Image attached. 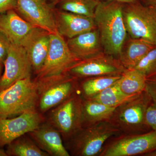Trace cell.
Returning <instances> with one entry per match:
<instances>
[{"label":"cell","instance_id":"cell-33","mask_svg":"<svg viewBox=\"0 0 156 156\" xmlns=\"http://www.w3.org/2000/svg\"><path fill=\"white\" fill-rule=\"evenodd\" d=\"M148 4H149L150 5H154L156 4V0H145Z\"/></svg>","mask_w":156,"mask_h":156},{"label":"cell","instance_id":"cell-30","mask_svg":"<svg viewBox=\"0 0 156 156\" xmlns=\"http://www.w3.org/2000/svg\"><path fill=\"white\" fill-rule=\"evenodd\" d=\"M17 5V0H0V14L14 9Z\"/></svg>","mask_w":156,"mask_h":156},{"label":"cell","instance_id":"cell-31","mask_svg":"<svg viewBox=\"0 0 156 156\" xmlns=\"http://www.w3.org/2000/svg\"><path fill=\"white\" fill-rule=\"evenodd\" d=\"M99 2L103 1H114V2H119L124 3V4H130L138 2V0H98Z\"/></svg>","mask_w":156,"mask_h":156},{"label":"cell","instance_id":"cell-3","mask_svg":"<svg viewBox=\"0 0 156 156\" xmlns=\"http://www.w3.org/2000/svg\"><path fill=\"white\" fill-rule=\"evenodd\" d=\"M36 81L31 77L20 80L0 91V119H8L37 110Z\"/></svg>","mask_w":156,"mask_h":156},{"label":"cell","instance_id":"cell-22","mask_svg":"<svg viewBox=\"0 0 156 156\" xmlns=\"http://www.w3.org/2000/svg\"><path fill=\"white\" fill-rule=\"evenodd\" d=\"M118 82L120 89L127 95H139L145 90L146 79L135 69H126Z\"/></svg>","mask_w":156,"mask_h":156},{"label":"cell","instance_id":"cell-7","mask_svg":"<svg viewBox=\"0 0 156 156\" xmlns=\"http://www.w3.org/2000/svg\"><path fill=\"white\" fill-rule=\"evenodd\" d=\"M123 13L131 38L143 39L156 47V14L152 7L143 5L139 1L126 4Z\"/></svg>","mask_w":156,"mask_h":156},{"label":"cell","instance_id":"cell-34","mask_svg":"<svg viewBox=\"0 0 156 156\" xmlns=\"http://www.w3.org/2000/svg\"><path fill=\"white\" fill-rule=\"evenodd\" d=\"M0 156H8L6 151L2 149V148H0Z\"/></svg>","mask_w":156,"mask_h":156},{"label":"cell","instance_id":"cell-29","mask_svg":"<svg viewBox=\"0 0 156 156\" xmlns=\"http://www.w3.org/2000/svg\"><path fill=\"white\" fill-rule=\"evenodd\" d=\"M152 101L156 103V77L146 80L145 90Z\"/></svg>","mask_w":156,"mask_h":156},{"label":"cell","instance_id":"cell-8","mask_svg":"<svg viewBox=\"0 0 156 156\" xmlns=\"http://www.w3.org/2000/svg\"><path fill=\"white\" fill-rule=\"evenodd\" d=\"M156 150V131L137 134H121L105 144L99 156L144 155Z\"/></svg>","mask_w":156,"mask_h":156},{"label":"cell","instance_id":"cell-24","mask_svg":"<svg viewBox=\"0 0 156 156\" xmlns=\"http://www.w3.org/2000/svg\"><path fill=\"white\" fill-rule=\"evenodd\" d=\"M118 81L104 89L99 94L89 99L98 101L107 106L117 107L139 95H126L120 89Z\"/></svg>","mask_w":156,"mask_h":156},{"label":"cell","instance_id":"cell-37","mask_svg":"<svg viewBox=\"0 0 156 156\" xmlns=\"http://www.w3.org/2000/svg\"><path fill=\"white\" fill-rule=\"evenodd\" d=\"M50 1L53 2L55 3L56 2H58L60 0H50Z\"/></svg>","mask_w":156,"mask_h":156},{"label":"cell","instance_id":"cell-16","mask_svg":"<svg viewBox=\"0 0 156 156\" xmlns=\"http://www.w3.org/2000/svg\"><path fill=\"white\" fill-rule=\"evenodd\" d=\"M55 16L57 31L68 39L96 28L93 17L62 10L55 11Z\"/></svg>","mask_w":156,"mask_h":156},{"label":"cell","instance_id":"cell-12","mask_svg":"<svg viewBox=\"0 0 156 156\" xmlns=\"http://www.w3.org/2000/svg\"><path fill=\"white\" fill-rule=\"evenodd\" d=\"M46 121L38 111L29 112L8 119H0V148L8 146L23 134L37 128Z\"/></svg>","mask_w":156,"mask_h":156},{"label":"cell","instance_id":"cell-32","mask_svg":"<svg viewBox=\"0 0 156 156\" xmlns=\"http://www.w3.org/2000/svg\"><path fill=\"white\" fill-rule=\"evenodd\" d=\"M143 156H156V150L147 153L145 154Z\"/></svg>","mask_w":156,"mask_h":156},{"label":"cell","instance_id":"cell-19","mask_svg":"<svg viewBox=\"0 0 156 156\" xmlns=\"http://www.w3.org/2000/svg\"><path fill=\"white\" fill-rule=\"evenodd\" d=\"M155 46L139 38H132L123 46L119 60L126 69H134L144 57Z\"/></svg>","mask_w":156,"mask_h":156},{"label":"cell","instance_id":"cell-1","mask_svg":"<svg viewBox=\"0 0 156 156\" xmlns=\"http://www.w3.org/2000/svg\"><path fill=\"white\" fill-rule=\"evenodd\" d=\"M125 4L114 1L99 2L94 17L103 52L117 58L127 36L123 13Z\"/></svg>","mask_w":156,"mask_h":156},{"label":"cell","instance_id":"cell-18","mask_svg":"<svg viewBox=\"0 0 156 156\" xmlns=\"http://www.w3.org/2000/svg\"><path fill=\"white\" fill-rule=\"evenodd\" d=\"M66 43L70 51L79 60L104 52L97 28L68 39Z\"/></svg>","mask_w":156,"mask_h":156},{"label":"cell","instance_id":"cell-4","mask_svg":"<svg viewBox=\"0 0 156 156\" xmlns=\"http://www.w3.org/2000/svg\"><path fill=\"white\" fill-rule=\"evenodd\" d=\"M83 98L79 90L44 115L61 134L64 143L83 128Z\"/></svg>","mask_w":156,"mask_h":156},{"label":"cell","instance_id":"cell-10","mask_svg":"<svg viewBox=\"0 0 156 156\" xmlns=\"http://www.w3.org/2000/svg\"><path fill=\"white\" fill-rule=\"evenodd\" d=\"M126 69L118 58L104 52L74 63L67 73L77 79L97 76L122 75Z\"/></svg>","mask_w":156,"mask_h":156},{"label":"cell","instance_id":"cell-9","mask_svg":"<svg viewBox=\"0 0 156 156\" xmlns=\"http://www.w3.org/2000/svg\"><path fill=\"white\" fill-rule=\"evenodd\" d=\"M79 61L72 53L63 36L57 31L50 34L49 51L44 65L35 79H39L66 73Z\"/></svg>","mask_w":156,"mask_h":156},{"label":"cell","instance_id":"cell-11","mask_svg":"<svg viewBox=\"0 0 156 156\" xmlns=\"http://www.w3.org/2000/svg\"><path fill=\"white\" fill-rule=\"evenodd\" d=\"M4 65L5 71L0 79V91L17 81L31 77V64L21 45L11 43Z\"/></svg>","mask_w":156,"mask_h":156},{"label":"cell","instance_id":"cell-15","mask_svg":"<svg viewBox=\"0 0 156 156\" xmlns=\"http://www.w3.org/2000/svg\"><path fill=\"white\" fill-rule=\"evenodd\" d=\"M27 134L38 146L49 156H70L60 132L47 121Z\"/></svg>","mask_w":156,"mask_h":156},{"label":"cell","instance_id":"cell-5","mask_svg":"<svg viewBox=\"0 0 156 156\" xmlns=\"http://www.w3.org/2000/svg\"><path fill=\"white\" fill-rule=\"evenodd\" d=\"M34 80L38 93L37 110L44 115L79 90L78 79L67 73Z\"/></svg>","mask_w":156,"mask_h":156},{"label":"cell","instance_id":"cell-17","mask_svg":"<svg viewBox=\"0 0 156 156\" xmlns=\"http://www.w3.org/2000/svg\"><path fill=\"white\" fill-rule=\"evenodd\" d=\"M34 27L14 9L0 14V33L11 44L21 45L23 39Z\"/></svg>","mask_w":156,"mask_h":156},{"label":"cell","instance_id":"cell-2","mask_svg":"<svg viewBox=\"0 0 156 156\" xmlns=\"http://www.w3.org/2000/svg\"><path fill=\"white\" fill-rule=\"evenodd\" d=\"M121 134L110 121H104L82 128L64 144L70 155L99 156L108 140Z\"/></svg>","mask_w":156,"mask_h":156},{"label":"cell","instance_id":"cell-20","mask_svg":"<svg viewBox=\"0 0 156 156\" xmlns=\"http://www.w3.org/2000/svg\"><path fill=\"white\" fill-rule=\"evenodd\" d=\"M116 108L83 98V128L99 122L110 121Z\"/></svg>","mask_w":156,"mask_h":156},{"label":"cell","instance_id":"cell-27","mask_svg":"<svg viewBox=\"0 0 156 156\" xmlns=\"http://www.w3.org/2000/svg\"><path fill=\"white\" fill-rule=\"evenodd\" d=\"M145 122L149 129L156 131V103L152 101L147 109Z\"/></svg>","mask_w":156,"mask_h":156},{"label":"cell","instance_id":"cell-26","mask_svg":"<svg viewBox=\"0 0 156 156\" xmlns=\"http://www.w3.org/2000/svg\"><path fill=\"white\" fill-rule=\"evenodd\" d=\"M134 69L140 72L146 80L156 77V47L148 53Z\"/></svg>","mask_w":156,"mask_h":156},{"label":"cell","instance_id":"cell-23","mask_svg":"<svg viewBox=\"0 0 156 156\" xmlns=\"http://www.w3.org/2000/svg\"><path fill=\"white\" fill-rule=\"evenodd\" d=\"M6 152L8 156H50L38 146L27 133L8 145Z\"/></svg>","mask_w":156,"mask_h":156},{"label":"cell","instance_id":"cell-28","mask_svg":"<svg viewBox=\"0 0 156 156\" xmlns=\"http://www.w3.org/2000/svg\"><path fill=\"white\" fill-rule=\"evenodd\" d=\"M11 43L4 35L0 33V62L4 64Z\"/></svg>","mask_w":156,"mask_h":156},{"label":"cell","instance_id":"cell-36","mask_svg":"<svg viewBox=\"0 0 156 156\" xmlns=\"http://www.w3.org/2000/svg\"><path fill=\"white\" fill-rule=\"evenodd\" d=\"M153 9H154V11L156 14V5H151Z\"/></svg>","mask_w":156,"mask_h":156},{"label":"cell","instance_id":"cell-35","mask_svg":"<svg viewBox=\"0 0 156 156\" xmlns=\"http://www.w3.org/2000/svg\"><path fill=\"white\" fill-rule=\"evenodd\" d=\"M3 64L2 62H0V76H1V73H2V69L3 67Z\"/></svg>","mask_w":156,"mask_h":156},{"label":"cell","instance_id":"cell-14","mask_svg":"<svg viewBox=\"0 0 156 156\" xmlns=\"http://www.w3.org/2000/svg\"><path fill=\"white\" fill-rule=\"evenodd\" d=\"M50 34L47 31L34 27L21 43L36 75L44 65L49 51Z\"/></svg>","mask_w":156,"mask_h":156},{"label":"cell","instance_id":"cell-13","mask_svg":"<svg viewBox=\"0 0 156 156\" xmlns=\"http://www.w3.org/2000/svg\"><path fill=\"white\" fill-rule=\"evenodd\" d=\"M15 11L29 23L50 34L57 31L55 11L45 0H17Z\"/></svg>","mask_w":156,"mask_h":156},{"label":"cell","instance_id":"cell-21","mask_svg":"<svg viewBox=\"0 0 156 156\" xmlns=\"http://www.w3.org/2000/svg\"><path fill=\"white\" fill-rule=\"evenodd\" d=\"M121 75L97 76L86 78L79 85L83 98L89 99L99 94L119 80Z\"/></svg>","mask_w":156,"mask_h":156},{"label":"cell","instance_id":"cell-6","mask_svg":"<svg viewBox=\"0 0 156 156\" xmlns=\"http://www.w3.org/2000/svg\"><path fill=\"white\" fill-rule=\"evenodd\" d=\"M152 99L144 91L136 97L117 107L110 121L122 134H142L148 132L145 113Z\"/></svg>","mask_w":156,"mask_h":156},{"label":"cell","instance_id":"cell-25","mask_svg":"<svg viewBox=\"0 0 156 156\" xmlns=\"http://www.w3.org/2000/svg\"><path fill=\"white\" fill-rule=\"evenodd\" d=\"M99 2L98 0H60V10L94 18Z\"/></svg>","mask_w":156,"mask_h":156}]
</instances>
